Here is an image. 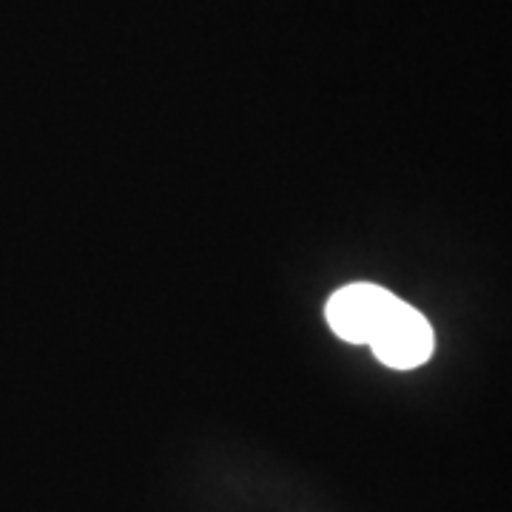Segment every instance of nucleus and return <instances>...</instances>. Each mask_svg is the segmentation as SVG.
<instances>
[{
    "mask_svg": "<svg viewBox=\"0 0 512 512\" xmlns=\"http://www.w3.org/2000/svg\"><path fill=\"white\" fill-rule=\"evenodd\" d=\"M399 302H402L399 296H393L379 285L356 282L330 296L325 316H328L330 330L339 339L353 342V345H370V339L379 333Z\"/></svg>",
    "mask_w": 512,
    "mask_h": 512,
    "instance_id": "nucleus-1",
    "label": "nucleus"
},
{
    "mask_svg": "<svg viewBox=\"0 0 512 512\" xmlns=\"http://www.w3.org/2000/svg\"><path fill=\"white\" fill-rule=\"evenodd\" d=\"M370 348L382 365L393 370H413L424 365L433 353V328L416 308L399 302L379 333L370 339Z\"/></svg>",
    "mask_w": 512,
    "mask_h": 512,
    "instance_id": "nucleus-2",
    "label": "nucleus"
}]
</instances>
